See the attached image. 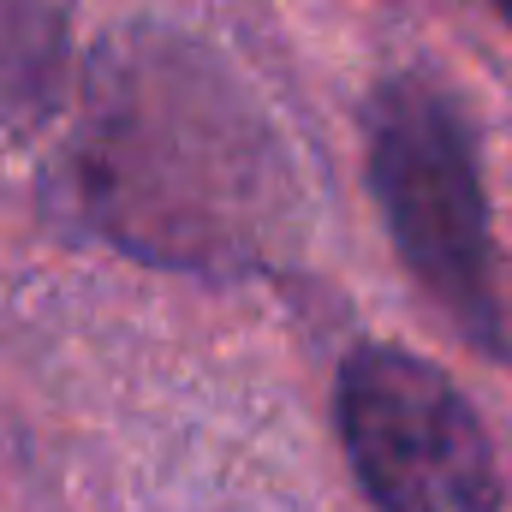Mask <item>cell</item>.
<instances>
[{
  "mask_svg": "<svg viewBox=\"0 0 512 512\" xmlns=\"http://www.w3.org/2000/svg\"><path fill=\"white\" fill-rule=\"evenodd\" d=\"M60 197L96 239L191 274H251L292 215L268 120L203 48L149 24L96 42Z\"/></svg>",
  "mask_w": 512,
  "mask_h": 512,
  "instance_id": "6da1fadb",
  "label": "cell"
},
{
  "mask_svg": "<svg viewBox=\"0 0 512 512\" xmlns=\"http://www.w3.org/2000/svg\"><path fill=\"white\" fill-rule=\"evenodd\" d=\"M364 155L405 274L471 352L512 370V256L489 233L483 155L465 108L435 78L393 72L364 102Z\"/></svg>",
  "mask_w": 512,
  "mask_h": 512,
  "instance_id": "7a4b0ae2",
  "label": "cell"
},
{
  "mask_svg": "<svg viewBox=\"0 0 512 512\" xmlns=\"http://www.w3.org/2000/svg\"><path fill=\"white\" fill-rule=\"evenodd\" d=\"M346 465L376 512H501V459L477 405L429 358L364 340L334 382Z\"/></svg>",
  "mask_w": 512,
  "mask_h": 512,
  "instance_id": "3957f363",
  "label": "cell"
},
{
  "mask_svg": "<svg viewBox=\"0 0 512 512\" xmlns=\"http://www.w3.org/2000/svg\"><path fill=\"white\" fill-rule=\"evenodd\" d=\"M66 30L54 0H0V126H36L60 102Z\"/></svg>",
  "mask_w": 512,
  "mask_h": 512,
  "instance_id": "277c9868",
  "label": "cell"
},
{
  "mask_svg": "<svg viewBox=\"0 0 512 512\" xmlns=\"http://www.w3.org/2000/svg\"><path fill=\"white\" fill-rule=\"evenodd\" d=\"M495 12H501V18H507V30H512V0H495Z\"/></svg>",
  "mask_w": 512,
  "mask_h": 512,
  "instance_id": "5b68a950",
  "label": "cell"
}]
</instances>
